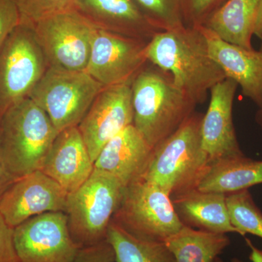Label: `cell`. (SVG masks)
I'll return each instance as SVG.
<instances>
[{"label": "cell", "mask_w": 262, "mask_h": 262, "mask_svg": "<svg viewBox=\"0 0 262 262\" xmlns=\"http://www.w3.org/2000/svg\"><path fill=\"white\" fill-rule=\"evenodd\" d=\"M14 242L20 262H71L80 249L63 211L37 215L17 226Z\"/></svg>", "instance_id": "cell-11"}, {"label": "cell", "mask_w": 262, "mask_h": 262, "mask_svg": "<svg viewBox=\"0 0 262 262\" xmlns=\"http://www.w3.org/2000/svg\"><path fill=\"white\" fill-rule=\"evenodd\" d=\"M258 4L259 0H227L201 25L227 42L253 49Z\"/></svg>", "instance_id": "cell-21"}, {"label": "cell", "mask_w": 262, "mask_h": 262, "mask_svg": "<svg viewBox=\"0 0 262 262\" xmlns=\"http://www.w3.org/2000/svg\"><path fill=\"white\" fill-rule=\"evenodd\" d=\"M94 170V162L75 126L58 133L40 170L70 194L89 179Z\"/></svg>", "instance_id": "cell-15"}, {"label": "cell", "mask_w": 262, "mask_h": 262, "mask_svg": "<svg viewBox=\"0 0 262 262\" xmlns=\"http://www.w3.org/2000/svg\"><path fill=\"white\" fill-rule=\"evenodd\" d=\"M112 221L137 238L163 243L184 226L170 194L143 178L125 187Z\"/></svg>", "instance_id": "cell-6"}, {"label": "cell", "mask_w": 262, "mask_h": 262, "mask_svg": "<svg viewBox=\"0 0 262 262\" xmlns=\"http://www.w3.org/2000/svg\"><path fill=\"white\" fill-rule=\"evenodd\" d=\"M33 26L48 67L85 72L97 24L75 8L49 15Z\"/></svg>", "instance_id": "cell-9"}, {"label": "cell", "mask_w": 262, "mask_h": 262, "mask_svg": "<svg viewBox=\"0 0 262 262\" xmlns=\"http://www.w3.org/2000/svg\"><path fill=\"white\" fill-rule=\"evenodd\" d=\"M76 9L101 28L146 42L159 32L133 0H77Z\"/></svg>", "instance_id": "cell-18"}, {"label": "cell", "mask_w": 262, "mask_h": 262, "mask_svg": "<svg viewBox=\"0 0 262 262\" xmlns=\"http://www.w3.org/2000/svg\"><path fill=\"white\" fill-rule=\"evenodd\" d=\"M258 107L257 113L256 114L255 119H256V123L258 124V126H259L260 129L262 131V103Z\"/></svg>", "instance_id": "cell-34"}, {"label": "cell", "mask_w": 262, "mask_h": 262, "mask_svg": "<svg viewBox=\"0 0 262 262\" xmlns=\"http://www.w3.org/2000/svg\"><path fill=\"white\" fill-rule=\"evenodd\" d=\"M147 42L98 26L85 72L103 87L132 83L148 61Z\"/></svg>", "instance_id": "cell-10"}, {"label": "cell", "mask_w": 262, "mask_h": 262, "mask_svg": "<svg viewBox=\"0 0 262 262\" xmlns=\"http://www.w3.org/2000/svg\"><path fill=\"white\" fill-rule=\"evenodd\" d=\"M260 184H262V161L244 155L210 163L196 189L227 194Z\"/></svg>", "instance_id": "cell-20"}, {"label": "cell", "mask_w": 262, "mask_h": 262, "mask_svg": "<svg viewBox=\"0 0 262 262\" xmlns=\"http://www.w3.org/2000/svg\"><path fill=\"white\" fill-rule=\"evenodd\" d=\"M133 122L131 83L103 88L77 125L93 161L106 143Z\"/></svg>", "instance_id": "cell-12"}, {"label": "cell", "mask_w": 262, "mask_h": 262, "mask_svg": "<svg viewBox=\"0 0 262 262\" xmlns=\"http://www.w3.org/2000/svg\"><path fill=\"white\" fill-rule=\"evenodd\" d=\"M149 23L161 31L187 26L188 0H133Z\"/></svg>", "instance_id": "cell-24"}, {"label": "cell", "mask_w": 262, "mask_h": 262, "mask_svg": "<svg viewBox=\"0 0 262 262\" xmlns=\"http://www.w3.org/2000/svg\"><path fill=\"white\" fill-rule=\"evenodd\" d=\"M58 132L42 108L29 97L8 108L0 118V149L15 179L40 170Z\"/></svg>", "instance_id": "cell-3"}, {"label": "cell", "mask_w": 262, "mask_h": 262, "mask_svg": "<svg viewBox=\"0 0 262 262\" xmlns=\"http://www.w3.org/2000/svg\"><path fill=\"white\" fill-rule=\"evenodd\" d=\"M238 84L226 78L210 91L211 100L201 125L202 146L208 165L218 160L244 156L236 136L232 110Z\"/></svg>", "instance_id": "cell-14"}, {"label": "cell", "mask_w": 262, "mask_h": 262, "mask_svg": "<svg viewBox=\"0 0 262 262\" xmlns=\"http://www.w3.org/2000/svg\"><path fill=\"white\" fill-rule=\"evenodd\" d=\"M131 91L133 125L153 148L171 136L196 106L170 75L154 65L137 74Z\"/></svg>", "instance_id": "cell-2"}, {"label": "cell", "mask_w": 262, "mask_h": 262, "mask_svg": "<svg viewBox=\"0 0 262 262\" xmlns=\"http://www.w3.org/2000/svg\"><path fill=\"white\" fill-rule=\"evenodd\" d=\"M198 26L206 38L211 58L226 78L237 82L243 94L259 106L262 103V51L227 42L205 26Z\"/></svg>", "instance_id": "cell-16"}, {"label": "cell", "mask_w": 262, "mask_h": 262, "mask_svg": "<svg viewBox=\"0 0 262 262\" xmlns=\"http://www.w3.org/2000/svg\"><path fill=\"white\" fill-rule=\"evenodd\" d=\"M176 262H214L230 244L227 234L184 225L165 242Z\"/></svg>", "instance_id": "cell-22"}, {"label": "cell", "mask_w": 262, "mask_h": 262, "mask_svg": "<svg viewBox=\"0 0 262 262\" xmlns=\"http://www.w3.org/2000/svg\"><path fill=\"white\" fill-rule=\"evenodd\" d=\"M125 187L113 176L94 168L89 179L68 194L65 213L71 236L79 248L106 241Z\"/></svg>", "instance_id": "cell-5"}, {"label": "cell", "mask_w": 262, "mask_h": 262, "mask_svg": "<svg viewBox=\"0 0 262 262\" xmlns=\"http://www.w3.org/2000/svg\"><path fill=\"white\" fill-rule=\"evenodd\" d=\"M153 149L134 125H130L103 146L95 160L94 168L113 176L126 187L141 178Z\"/></svg>", "instance_id": "cell-17"}, {"label": "cell", "mask_w": 262, "mask_h": 262, "mask_svg": "<svg viewBox=\"0 0 262 262\" xmlns=\"http://www.w3.org/2000/svg\"><path fill=\"white\" fill-rule=\"evenodd\" d=\"M231 223L239 235L251 234L262 239V212L248 189L226 194Z\"/></svg>", "instance_id": "cell-25"}, {"label": "cell", "mask_w": 262, "mask_h": 262, "mask_svg": "<svg viewBox=\"0 0 262 262\" xmlns=\"http://www.w3.org/2000/svg\"><path fill=\"white\" fill-rule=\"evenodd\" d=\"M203 115L194 113L153 149L141 178L168 192L170 196L195 189L208 165L202 146Z\"/></svg>", "instance_id": "cell-4"}, {"label": "cell", "mask_w": 262, "mask_h": 262, "mask_svg": "<svg viewBox=\"0 0 262 262\" xmlns=\"http://www.w3.org/2000/svg\"><path fill=\"white\" fill-rule=\"evenodd\" d=\"M220 0H188V15L192 25H201L215 10Z\"/></svg>", "instance_id": "cell-30"}, {"label": "cell", "mask_w": 262, "mask_h": 262, "mask_svg": "<svg viewBox=\"0 0 262 262\" xmlns=\"http://www.w3.org/2000/svg\"><path fill=\"white\" fill-rule=\"evenodd\" d=\"M21 21L35 24L49 15L76 9L77 0H15Z\"/></svg>", "instance_id": "cell-26"}, {"label": "cell", "mask_w": 262, "mask_h": 262, "mask_svg": "<svg viewBox=\"0 0 262 262\" xmlns=\"http://www.w3.org/2000/svg\"><path fill=\"white\" fill-rule=\"evenodd\" d=\"M106 241L115 253V262H176L165 243L137 238L113 221Z\"/></svg>", "instance_id": "cell-23"}, {"label": "cell", "mask_w": 262, "mask_h": 262, "mask_svg": "<svg viewBox=\"0 0 262 262\" xmlns=\"http://www.w3.org/2000/svg\"><path fill=\"white\" fill-rule=\"evenodd\" d=\"M20 22L21 16L15 0H0V50Z\"/></svg>", "instance_id": "cell-27"}, {"label": "cell", "mask_w": 262, "mask_h": 262, "mask_svg": "<svg viewBox=\"0 0 262 262\" xmlns=\"http://www.w3.org/2000/svg\"><path fill=\"white\" fill-rule=\"evenodd\" d=\"M260 51H262V44H261V47L260 48Z\"/></svg>", "instance_id": "cell-36"}, {"label": "cell", "mask_w": 262, "mask_h": 262, "mask_svg": "<svg viewBox=\"0 0 262 262\" xmlns=\"http://www.w3.org/2000/svg\"><path fill=\"white\" fill-rule=\"evenodd\" d=\"M148 61L168 73L176 85L196 105L212 88L226 79L211 58L198 25L155 33L146 46Z\"/></svg>", "instance_id": "cell-1"}, {"label": "cell", "mask_w": 262, "mask_h": 262, "mask_svg": "<svg viewBox=\"0 0 262 262\" xmlns=\"http://www.w3.org/2000/svg\"><path fill=\"white\" fill-rule=\"evenodd\" d=\"M254 35L262 42V0H259L256 24H255Z\"/></svg>", "instance_id": "cell-33"}, {"label": "cell", "mask_w": 262, "mask_h": 262, "mask_svg": "<svg viewBox=\"0 0 262 262\" xmlns=\"http://www.w3.org/2000/svg\"><path fill=\"white\" fill-rule=\"evenodd\" d=\"M115 253L107 241L101 244L80 248L71 262H115Z\"/></svg>", "instance_id": "cell-28"}, {"label": "cell", "mask_w": 262, "mask_h": 262, "mask_svg": "<svg viewBox=\"0 0 262 262\" xmlns=\"http://www.w3.org/2000/svg\"><path fill=\"white\" fill-rule=\"evenodd\" d=\"M68 193L41 170L17 179L0 196V214L10 227L37 215L66 211Z\"/></svg>", "instance_id": "cell-13"}, {"label": "cell", "mask_w": 262, "mask_h": 262, "mask_svg": "<svg viewBox=\"0 0 262 262\" xmlns=\"http://www.w3.org/2000/svg\"><path fill=\"white\" fill-rule=\"evenodd\" d=\"M214 262H225V261H224L223 260H222V258H221L220 257V256H219V257H217L216 259L215 260ZM230 262H244V261H243L242 260L239 259V258H232V259H231Z\"/></svg>", "instance_id": "cell-35"}, {"label": "cell", "mask_w": 262, "mask_h": 262, "mask_svg": "<svg viewBox=\"0 0 262 262\" xmlns=\"http://www.w3.org/2000/svg\"><path fill=\"white\" fill-rule=\"evenodd\" d=\"M246 244L251 250L250 260L252 262H262V250L256 247L250 239H246Z\"/></svg>", "instance_id": "cell-32"}, {"label": "cell", "mask_w": 262, "mask_h": 262, "mask_svg": "<svg viewBox=\"0 0 262 262\" xmlns=\"http://www.w3.org/2000/svg\"><path fill=\"white\" fill-rule=\"evenodd\" d=\"M171 199L184 225L215 233L239 234L231 223L226 194L203 192L195 188L171 196Z\"/></svg>", "instance_id": "cell-19"}, {"label": "cell", "mask_w": 262, "mask_h": 262, "mask_svg": "<svg viewBox=\"0 0 262 262\" xmlns=\"http://www.w3.org/2000/svg\"><path fill=\"white\" fill-rule=\"evenodd\" d=\"M103 88L86 72L48 67L28 97L44 110L60 133L80 124Z\"/></svg>", "instance_id": "cell-7"}, {"label": "cell", "mask_w": 262, "mask_h": 262, "mask_svg": "<svg viewBox=\"0 0 262 262\" xmlns=\"http://www.w3.org/2000/svg\"><path fill=\"white\" fill-rule=\"evenodd\" d=\"M48 68L34 26L20 22L0 50V118L10 106L28 97Z\"/></svg>", "instance_id": "cell-8"}, {"label": "cell", "mask_w": 262, "mask_h": 262, "mask_svg": "<svg viewBox=\"0 0 262 262\" xmlns=\"http://www.w3.org/2000/svg\"><path fill=\"white\" fill-rule=\"evenodd\" d=\"M0 262H20L14 242V228L0 214Z\"/></svg>", "instance_id": "cell-29"}, {"label": "cell", "mask_w": 262, "mask_h": 262, "mask_svg": "<svg viewBox=\"0 0 262 262\" xmlns=\"http://www.w3.org/2000/svg\"><path fill=\"white\" fill-rule=\"evenodd\" d=\"M16 179L8 171L3 159L0 149V196L3 195V193Z\"/></svg>", "instance_id": "cell-31"}]
</instances>
